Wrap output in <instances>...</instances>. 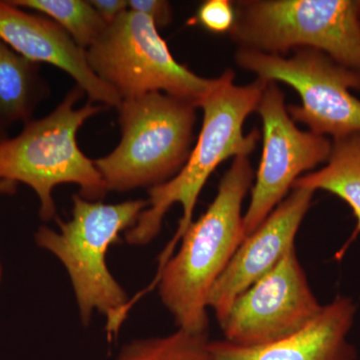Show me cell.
<instances>
[{
	"label": "cell",
	"instance_id": "cell-5",
	"mask_svg": "<svg viewBox=\"0 0 360 360\" xmlns=\"http://www.w3.org/2000/svg\"><path fill=\"white\" fill-rule=\"evenodd\" d=\"M196 108L162 92L123 99L120 144L94 160L108 191L151 188L179 174L193 149Z\"/></svg>",
	"mask_w": 360,
	"mask_h": 360
},
{
	"label": "cell",
	"instance_id": "cell-13",
	"mask_svg": "<svg viewBox=\"0 0 360 360\" xmlns=\"http://www.w3.org/2000/svg\"><path fill=\"white\" fill-rule=\"evenodd\" d=\"M354 314V302L338 296L295 335L255 347L210 341V355L212 360H354V347L347 342Z\"/></svg>",
	"mask_w": 360,
	"mask_h": 360
},
{
	"label": "cell",
	"instance_id": "cell-19",
	"mask_svg": "<svg viewBox=\"0 0 360 360\" xmlns=\"http://www.w3.org/2000/svg\"><path fill=\"white\" fill-rule=\"evenodd\" d=\"M129 9L148 16L158 28L165 27L172 20V6L165 0H129Z\"/></svg>",
	"mask_w": 360,
	"mask_h": 360
},
{
	"label": "cell",
	"instance_id": "cell-17",
	"mask_svg": "<svg viewBox=\"0 0 360 360\" xmlns=\"http://www.w3.org/2000/svg\"><path fill=\"white\" fill-rule=\"evenodd\" d=\"M112 360H212L207 333L177 331L161 338H141L123 345Z\"/></svg>",
	"mask_w": 360,
	"mask_h": 360
},
{
	"label": "cell",
	"instance_id": "cell-4",
	"mask_svg": "<svg viewBox=\"0 0 360 360\" xmlns=\"http://www.w3.org/2000/svg\"><path fill=\"white\" fill-rule=\"evenodd\" d=\"M84 94L77 85L49 115L30 120L20 134L0 142V180L32 187L44 221L56 217L52 191L59 184H77L79 195L89 201L108 193L94 161L80 150L77 135L86 120L108 108L89 101L75 108Z\"/></svg>",
	"mask_w": 360,
	"mask_h": 360
},
{
	"label": "cell",
	"instance_id": "cell-18",
	"mask_svg": "<svg viewBox=\"0 0 360 360\" xmlns=\"http://www.w3.org/2000/svg\"><path fill=\"white\" fill-rule=\"evenodd\" d=\"M193 22L214 33L231 32L236 22L233 4L227 0H207L201 4Z\"/></svg>",
	"mask_w": 360,
	"mask_h": 360
},
{
	"label": "cell",
	"instance_id": "cell-12",
	"mask_svg": "<svg viewBox=\"0 0 360 360\" xmlns=\"http://www.w3.org/2000/svg\"><path fill=\"white\" fill-rule=\"evenodd\" d=\"M0 40L33 63L65 71L89 96V103L115 108L122 99L90 68L86 51L49 18L0 0Z\"/></svg>",
	"mask_w": 360,
	"mask_h": 360
},
{
	"label": "cell",
	"instance_id": "cell-10",
	"mask_svg": "<svg viewBox=\"0 0 360 360\" xmlns=\"http://www.w3.org/2000/svg\"><path fill=\"white\" fill-rule=\"evenodd\" d=\"M322 309L295 248L274 269L236 298L219 323L225 340L232 345L262 347L307 328Z\"/></svg>",
	"mask_w": 360,
	"mask_h": 360
},
{
	"label": "cell",
	"instance_id": "cell-22",
	"mask_svg": "<svg viewBox=\"0 0 360 360\" xmlns=\"http://www.w3.org/2000/svg\"><path fill=\"white\" fill-rule=\"evenodd\" d=\"M7 139H9L7 127L0 123V142L6 141Z\"/></svg>",
	"mask_w": 360,
	"mask_h": 360
},
{
	"label": "cell",
	"instance_id": "cell-15",
	"mask_svg": "<svg viewBox=\"0 0 360 360\" xmlns=\"http://www.w3.org/2000/svg\"><path fill=\"white\" fill-rule=\"evenodd\" d=\"M293 187L311 189L314 193L321 189L345 200L357 220L350 239L354 240L360 233V132L333 139L328 165L312 174L302 175Z\"/></svg>",
	"mask_w": 360,
	"mask_h": 360
},
{
	"label": "cell",
	"instance_id": "cell-7",
	"mask_svg": "<svg viewBox=\"0 0 360 360\" xmlns=\"http://www.w3.org/2000/svg\"><path fill=\"white\" fill-rule=\"evenodd\" d=\"M158 30L148 16L127 9L86 49L90 68L122 101L162 92L200 108L215 78L177 63Z\"/></svg>",
	"mask_w": 360,
	"mask_h": 360
},
{
	"label": "cell",
	"instance_id": "cell-11",
	"mask_svg": "<svg viewBox=\"0 0 360 360\" xmlns=\"http://www.w3.org/2000/svg\"><path fill=\"white\" fill-rule=\"evenodd\" d=\"M314 193L311 189L293 187L290 195L239 246L208 295L207 307L219 322L239 295L295 248L296 233L309 212Z\"/></svg>",
	"mask_w": 360,
	"mask_h": 360
},
{
	"label": "cell",
	"instance_id": "cell-2",
	"mask_svg": "<svg viewBox=\"0 0 360 360\" xmlns=\"http://www.w3.org/2000/svg\"><path fill=\"white\" fill-rule=\"evenodd\" d=\"M253 179L250 158H234L214 200L187 227L179 250L146 290L158 285L161 302L179 329L207 333L208 295L245 239L243 203Z\"/></svg>",
	"mask_w": 360,
	"mask_h": 360
},
{
	"label": "cell",
	"instance_id": "cell-20",
	"mask_svg": "<svg viewBox=\"0 0 360 360\" xmlns=\"http://www.w3.org/2000/svg\"><path fill=\"white\" fill-rule=\"evenodd\" d=\"M89 4L108 25L129 8V0H90Z\"/></svg>",
	"mask_w": 360,
	"mask_h": 360
},
{
	"label": "cell",
	"instance_id": "cell-16",
	"mask_svg": "<svg viewBox=\"0 0 360 360\" xmlns=\"http://www.w3.org/2000/svg\"><path fill=\"white\" fill-rule=\"evenodd\" d=\"M13 6L46 15L84 51L101 37L108 25L86 0H9Z\"/></svg>",
	"mask_w": 360,
	"mask_h": 360
},
{
	"label": "cell",
	"instance_id": "cell-6",
	"mask_svg": "<svg viewBox=\"0 0 360 360\" xmlns=\"http://www.w3.org/2000/svg\"><path fill=\"white\" fill-rule=\"evenodd\" d=\"M240 49L284 56L310 49L360 75V13L352 0H246L233 4Z\"/></svg>",
	"mask_w": 360,
	"mask_h": 360
},
{
	"label": "cell",
	"instance_id": "cell-8",
	"mask_svg": "<svg viewBox=\"0 0 360 360\" xmlns=\"http://www.w3.org/2000/svg\"><path fill=\"white\" fill-rule=\"evenodd\" d=\"M236 63L260 79L292 87L302 105L290 106L288 113L309 131L333 139L360 132V99L352 92L360 89V75L326 54L300 49L286 58L240 49Z\"/></svg>",
	"mask_w": 360,
	"mask_h": 360
},
{
	"label": "cell",
	"instance_id": "cell-3",
	"mask_svg": "<svg viewBox=\"0 0 360 360\" xmlns=\"http://www.w3.org/2000/svg\"><path fill=\"white\" fill-rule=\"evenodd\" d=\"M72 202L71 219L58 220L59 231L39 227L35 241L65 265L84 326L97 310L108 319L106 331L112 340L129 314V300L106 265V252L120 243L122 231L136 224L148 202L136 200L106 205L80 195H73Z\"/></svg>",
	"mask_w": 360,
	"mask_h": 360
},
{
	"label": "cell",
	"instance_id": "cell-1",
	"mask_svg": "<svg viewBox=\"0 0 360 360\" xmlns=\"http://www.w3.org/2000/svg\"><path fill=\"white\" fill-rule=\"evenodd\" d=\"M267 82L257 78L251 84H236L231 70L215 78L212 89L201 101L202 127L186 165L172 179L148 189V207L136 224L125 231V240L129 245H146L155 239L165 214L175 203L184 210L176 233L161 253L158 274L193 222L196 201L212 172L227 158L250 156L255 150L259 131L255 129L245 134L243 125L248 115L257 111Z\"/></svg>",
	"mask_w": 360,
	"mask_h": 360
},
{
	"label": "cell",
	"instance_id": "cell-21",
	"mask_svg": "<svg viewBox=\"0 0 360 360\" xmlns=\"http://www.w3.org/2000/svg\"><path fill=\"white\" fill-rule=\"evenodd\" d=\"M18 184L8 180H0V193L13 194L15 193Z\"/></svg>",
	"mask_w": 360,
	"mask_h": 360
},
{
	"label": "cell",
	"instance_id": "cell-9",
	"mask_svg": "<svg viewBox=\"0 0 360 360\" xmlns=\"http://www.w3.org/2000/svg\"><path fill=\"white\" fill-rule=\"evenodd\" d=\"M257 111L264 124V148L243 215L245 238L286 198L303 172L328 162L333 149L328 137L296 127L276 82H267Z\"/></svg>",
	"mask_w": 360,
	"mask_h": 360
},
{
	"label": "cell",
	"instance_id": "cell-23",
	"mask_svg": "<svg viewBox=\"0 0 360 360\" xmlns=\"http://www.w3.org/2000/svg\"><path fill=\"white\" fill-rule=\"evenodd\" d=\"M1 264H0V281H1Z\"/></svg>",
	"mask_w": 360,
	"mask_h": 360
},
{
	"label": "cell",
	"instance_id": "cell-14",
	"mask_svg": "<svg viewBox=\"0 0 360 360\" xmlns=\"http://www.w3.org/2000/svg\"><path fill=\"white\" fill-rule=\"evenodd\" d=\"M51 94L33 63L0 40V123L6 127L33 120V113Z\"/></svg>",
	"mask_w": 360,
	"mask_h": 360
}]
</instances>
